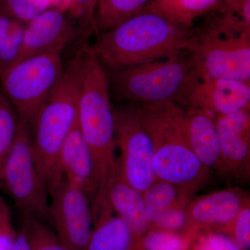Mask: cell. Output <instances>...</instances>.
<instances>
[{
  "label": "cell",
  "instance_id": "obj_1",
  "mask_svg": "<svg viewBox=\"0 0 250 250\" xmlns=\"http://www.w3.org/2000/svg\"><path fill=\"white\" fill-rule=\"evenodd\" d=\"M192 29L176 24L149 5L139 14L98 34L90 47L105 68L118 70L186 50Z\"/></svg>",
  "mask_w": 250,
  "mask_h": 250
},
{
  "label": "cell",
  "instance_id": "obj_2",
  "mask_svg": "<svg viewBox=\"0 0 250 250\" xmlns=\"http://www.w3.org/2000/svg\"><path fill=\"white\" fill-rule=\"evenodd\" d=\"M75 53L78 59L77 125L93 156L102 195L118 168L116 156V121L110 97L108 74L85 42Z\"/></svg>",
  "mask_w": 250,
  "mask_h": 250
},
{
  "label": "cell",
  "instance_id": "obj_3",
  "mask_svg": "<svg viewBox=\"0 0 250 250\" xmlns=\"http://www.w3.org/2000/svg\"><path fill=\"white\" fill-rule=\"evenodd\" d=\"M134 104L152 141L156 180L185 186L198 192L208 182L210 171L202 165L188 142L185 110L172 103Z\"/></svg>",
  "mask_w": 250,
  "mask_h": 250
},
{
  "label": "cell",
  "instance_id": "obj_4",
  "mask_svg": "<svg viewBox=\"0 0 250 250\" xmlns=\"http://www.w3.org/2000/svg\"><path fill=\"white\" fill-rule=\"evenodd\" d=\"M78 90V59L75 53L64 65L60 79L38 111L31 126L34 162L50 195L64 179L59 155L77 123Z\"/></svg>",
  "mask_w": 250,
  "mask_h": 250
},
{
  "label": "cell",
  "instance_id": "obj_5",
  "mask_svg": "<svg viewBox=\"0 0 250 250\" xmlns=\"http://www.w3.org/2000/svg\"><path fill=\"white\" fill-rule=\"evenodd\" d=\"M108 77L117 95L130 103H172L182 106L198 78L186 50L165 58L110 70Z\"/></svg>",
  "mask_w": 250,
  "mask_h": 250
},
{
  "label": "cell",
  "instance_id": "obj_6",
  "mask_svg": "<svg viewBox=\"0 0 250 250\" xmlns=\"http://www.w3.org/2000/svg\"><path fill=\"white\" fill-rule=\"evenodd\" d=\"M192 27L186 51L200 80H233L250 83V32L215 14Z\"/></svg>",
  "mask_w": 250,
  "mask_h": 250
},
{
  "label": "cell",
  "instance_id": "obj_7",
  "mask_svg": "<svg viewBox=\"0 0 250 250\" xmlns=\"http://www.w3.org/2000/svg\"><path fill=\"white\" fill-rule=\"evenodd\" d=\"M64 49H51L22 59L0 75V88L14 106L18 118L31 126L62 75Z\"/></svg>",
  "mask_w": 250,
  "mask_h": 250
},
{
  "label": "cell",
  "instance_id": "obj_8",
  "mask_svg": "<svg viewBox=\"0 0 250 250\" xmlns=\"http://www.w3.org/2000/svg\"><path fill=\"white\" fill-rule=\"evenodd\" d=\"M1 182L3 190L14 199L21 218L47 221L48 192L34 162L31 125L21 119Z\"/></svg>",
  "mask_w": 250,
  "mask_h": 250
},
{
  "label": "cell",
  "instance_id": "obj_9",
  "mask_svg": "<svg viewBox=\"0 0 250 250\" xmlns=\"http://www.w3.org/2000/svg\"><path fill=\"white\" fill-rule=\"evenodd\" d=\"M115 111L117 147L121 151L118 167L122 178L143 193L156 180L153 170L154 146L134 104Z\"/></svg>",
  "mask_w": 250,
  "mask_h": 250
},
{
  "label": "cell",
  "instance_id": "obj_10",
  "mask_svg": "<svg viewBox=\"0 0 250 250\" xmlns=\"http://www.w3.org/2000/svg\"><path fill=\"white\" fill-rule=\"evenodd\" d=\"M47 221L68 250H87L93 228L91 202L80 189L63 179L52 195Z\"/></svg>",
  "mask_w": 250,
  "mask_h": 250
},
{
  "label": "cell",
  "instance_id": "obj_11",
  "mask_svg": "<svg viewBox=\"0 0 250 250\" xmlns=\"http://www.w3.org/2000/svg\"><path fill=\"white\" fill-rule=\"evenodd\" d=\"M220 141V174L248 179L250 172V109L215 118Z\"/></svg>",
  "mask_w": 250,
  "mask_h": 250
},
{
  "label": "cell",
  "instance_id": "obj_12",
  "mask_svg": "<svg viewBox=\"0 0 250 250\" xmlns=\"http://www.w3.org/2000/svg\"><path fill=\"white\" fill-rule=\"evenodd\" d=\"M80 35L77 23L68 11L49 8L25 24L16 62L51 49L65 48Z\"/></svg>",
  "mask_w": 250,
  "mask_h": 250
},
{
  "label": "cell",
  "instance_id": "obj_13",
  "mask_svg": "<svg viewBox=\"0 0 250 250\" xmlns=\"http://www.w3.org/2000/svg\"><path fill=\"white\" fill-rule=\"evenodd\" d=\"M195 189L155 180L143 192L146 215L151 227L174 231L185 226L187 209L197 193Z\"/></svg>",
  "mask_w": 250,
  "mask_h": 250
},
{
  "label": "cell",
  "instance_id": "obj_14",
  "mask_svg": "<svg viewBox=\"0 0 250 250\" xmlns=\"http://www.w3.org/2000/svg\"><path fill=\"white\" fill-rule=\"evenodd\" d=\"M184 106L206 110L215 117L250 109V83L197 78L188 93Z\"/></svg>",
  "mask_w": 250,
  "mask_h": 250
},
{
  "label": "cell",
  "instance_id": "obj_15",
  "mask_svg": "<svg viewBox=\"0 0 250 250\" xmlns=\"http://www.w3.org/2000/svg\"><path fill=\"white\" fill-rule=\"evenodd\" d=\"M248 202L249 196L236 188L192 199L187 207L185 226H227Z\"/></svg>",
  "mask_w": 250,
  "mask_h": 250
},
{
  "label": "cell",
  "instance_id": "obj_16",
  "mask_svg": "<svg viewBox=\"0 0 250 250\" xmlns=\"http://www.w3.org/2000/svg\"><path fill=\"white\" fill-rule=\"evenodd\" d=\"M59 166L67 183L84 192L91 202L98 192V179L93 156L77 120L61 150Z\"/></svg>",
  "mask_w": 250,
  "mask_h": 250
},
{
  "label": "cell",
  "instance_id": "obj_17",
  "mask_svg": "<svg viewBox=\"0 0 250 250\" xmlns=\"http://www.w3.org/2000/svg\"><path fill=\"white\" fill-rule=\"evenodd\" d=\"M215 118L214 115L206 110L187 108L184 125L192 152L206 168L220 173L221 151Z\"/></svg>",
  "mask_w": 250,
  "mask_h": 250
},
{
  "label": "cell",
  "instance_id": "obj_18",
  "mask_svg": "<svg viewBox=\"0 0 250 250\" xmlns=\"http://www.w3.org/2000/svg\"><path fill=\"white\" fill-rule=\"evenodd\" d=\"M95 198H106L113 213L123 219L138 237L151 228L146 215L143 193L122 178L119 167L108 179L103 195Z\"/></svg>",
  "mask_w": 250,
  "mask_h": 250
},
{
  "label": "cell",
  "instance_id": "obj_19",
  "mask_svg": "<svg viewBox=\"0 0 250 250\" xmlns=\"http://www.w3.org/2000/svg\"><path fill=\"white\" fill-rule=\"evenodd\" d=\"M93 231L87 250H133L137 236L108 203L91 204Z\"/></svg>",
  "mask_w": 250,
  "mask_h": 250
},
{
  "label": "cell",
  "instance_id": "obj_20",
  "mask_svg": "<svg viewBox=\"0 0 250 250\" xmlns=\"http://www.w3.org/2000/svg\"><path fill=\"white\" fill-rule=\"evenodd\" d=\"M221 0H152L150 6L176 24L192 29L197 18L218 6Z\"/></svg>",
  "mask_w": 250,
  "mask_h": 250
},
{
  "label": "cell",
  "instance_id": "obj_21",
  "mask_svg": "<svg viewBox=\"0 0 250 250\" xmlns=\"http://www.w3.org/2000/svg\"><path fill=\"white\" fill-rule=\"evenodd\" d=\"M152 0H99L95 12L96 34L111 29L151 4Z\"/></svg>",
  "mask_w": 250,
  "mask_h": 250
},
{
  "label": "cell",
  "instance_id": "obj_22",
  "mask_svg": "<svg viewBox=\"0 0 250 250\" xmlns=\"http://www.w3.org/2000/svg\"><path fill=\"white\" fill-rule=\"evenodd\" d=\"M19 119L16 110L0 88V188L1 176L17 134Z\"/></svg>",
  "mask_w": 250,
  "mask_h": 250
},
{
  "label": "cell",
  "instance_id": "obj_23",
  "mask_svg": "<svg viewBox=\"0 0 250 250\" xmlns=\"http://www.w3.org/2000/svg\"><path fill=\"white\" fill-rule=\"evenodd\" d=\"M49 8V0H0V14L24 24Z\"/></svg>",
  "mask_w": 250,
  "mask_h": 250
},
{
  "label": "cell",
  "instance_id": "obj_24",
  "mask_svg": "<svg viewBox=\"0 0 250 250\" xmlns=\"http://www.w3.org/2000/svg\"><path fill=\"white\" fill-rule=\"evenodd\" d=\"M31 250H68L62 246L54 231L42 222L33 219L22 218Z\"/></svg>",
  "mask_w": 250,
  "mask_h": 250
},
{
  "label": "cell",
  "instance_id": "obj_25",
  "mask_svg": "<svg viewBox=\"0 0 250 250\" xmlns=\"http://www.w3.org/2000/svg\"><path fill=\"white\" fill-rule=\"evenodd\" d=\"M99 0H70L68 11L76 21L83 38L96 33L95 12Z\"/></svg>",
  "mask_w": 250,
  "mask_h": 250
},
{
  "label": "cell",
  "instance_id": "obj_26",
  "mask_svg": "<svg viewBox=\"0 0 250 250\" xmlns=\"http://www.w3.org/2000/svg\"><path fill=\"white\" fill-rule=\"evenodd\" d=\"M25 24L14 21L9 36L0 49V75L16 62L21 46Z\"/></svg>",
  "mask_w": 250,
  "mask_h": 250
},
{
  "label": "cell",
  "instance_id": "obj_27",
  "mask_svg": "<svg viewBox=\"0 0 250 250\" xmlns=\"http://www.w3.org/2000/svg\"><path fill=\"white\" fill-rule=\"evenodd\" d=\"M232 233L233 238L238 248L241 250H249L250 248V202H248L234 218L227 225Z\"/></svg>",
  "mask_w": 250,
  "mask_h": 250
},
{
  "label": "cell",
  "instance_id": "obj_28",
  "mask_svg": "<svg viewBox=\"0 0 250 250\" xmlns=\"http://www.w3.org/2000/svg\"><path fill=\"white\" fill-rule=\"evenodd\" d=\"M144 246L147 250H185L186 241L174 231L159 229L149 233Z\"/></svg>",
  "mask_w": 250,
  "mask_h": 250
},
{
  "label": "cell",
  "instance_id": "obj_29",
  "mask_svg": "<svg viewBox=\"0 0 250 250\" xmlns=\"http://www.w3.org/2000/svg\"><path fill=\"white\" fill-rule=\"evenodd\" d=\"M196 250H241L229 237L209 234L202 238Z\"/></svg>",
  "mask_w": 250,
  "mask_h": 250
},
{
  "label": "cell",
  "instance_id": "obj_30",
  "mask_svg": "<svg viewBox=\"0 0 250 250\" xmlns=\"http://www.w3.org/2000/svg\"><path fill=\"white\" fill-rule=\"evenodd\" d=\"M16 236L12 225L0 228V250H11Z\"/></svg>",
  "mask_w": 250,
  "mask_h": 250
},
{
  "label": "cell",
  "instance_id": "obj_31",
  "mask_svg": "<svg viewBox=\"0 0 250 250\" xmlns=\"http://www.w3.org/2000/svg\"><path fill=\"white\" fill-rule=\"evenodd\" d=\"M11 250H31L25 231L22 225L19 231L16 232V238Z\"/></svg>",
  "mask_w": 250,
  "mask_h": 250
},
{
  "label": "cell",
  "instance_id": "obj_32",
  "mask_svg": "<svg viewBox=\"0 0 250 250\" xmlns=\"http://www.w3.org/2000/svg\"><path fill=\"white\" fill-rule=\"evenodd\" d=\"M11 225V212L4 199L0 196V228Z\"/></svg>",
  "mask_w": 250,
  "mask_h": 250
},
{
  "label": "cell",
  "instance_id": "obj_33",
  "mask_svg": "<svg viewBox=\"0 0 250 250\" xmlns=\"http://www.w3.org/2000/svg\"><path fill=\"white\" fill-rule=\"evenodd\" d=\"M52 8H57V9L65 10L67 11L68 9L70 0H49Z\"/></svg>",
  "mask_w": 250,
  "mask_h": 250
}]
</instances>
